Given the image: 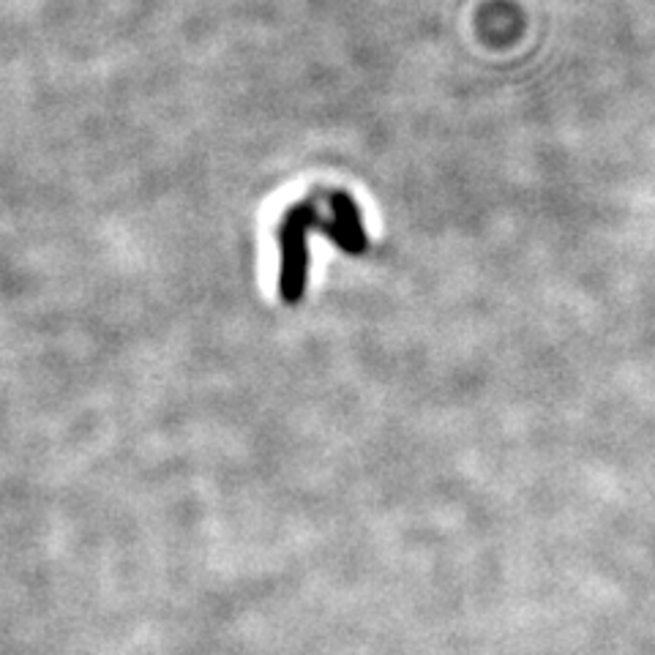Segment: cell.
I'll return each instance as SVG.
<instances>
[{"instance_id":"cell-1","label":"cell","mask_w":655,"mask_h":655,"mask_svg":"<svg viewBox=\"0 0 655 655\" xmlns=\"http://www.w3.org/2000/svg\"><path fill=\"white\" fill-rule=\"evenodd\" d=\"M322 216L314 202L292 205L279 227V251H281V271H279V295L287 303H298L306 292L309 276V230L322 227Z\"/></svg>"},{"instance_id":"cell-2","label":"cell","mask_w":655,"mask_h":655,"mask_svg":"<svg viewBox=\"0 0 655 655\" xmlns=\"http://www.w3.org/2000/svg\"><path fill=\"white\" fill-rule=\"evenodd\" d=\"M325 202L331 205V219L322 221L320 232L331 235L350 254L366 251L369 241L363 232V221H361V210H358L355 200L347 191H328Z\"/></svg>"}]
</instances>
